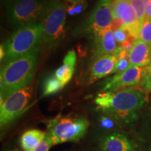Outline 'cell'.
<instances>
[{
    "mask_svg": "<svg viewBox=\"0 0 151 151\" xmlns=\"http://www.w3.org/2000/svg\"><path fill=\"white\" fill-rule=\"evenodd\" d=\"M53 145L51 137L48 134H47L46 137L43 139L42 141H41V143H39L35 151H48Z\"/></svg>",
    "mask_w": 151,
    "mask_h": 151,
    "instance_id": "7402d4cb",
    "label": "cell"
},
{
    "mask_svg": "<svg viewBox=\"0 0 151 151\" xmlns=\"http://www.w3.org/2000/svg\"><path fill=\"white\" fill-rule=\"evenodd\" d=\"M0 59L1 60H2V59H4L5 55H6V51H5V48L4 46H3L2 45L1 46V48H0Z\"/></svg>",
    "mask_w": 151,
    "mask_h": 151,
    "instance_id": "484cf974",
    "label": "cell"
},
{
    "mask_svg": "<svg viewBox=\"0 0 151 151\" xmlns=\"http://www.w3.org/2000/svg\"><path fill=\"white\" fill-rule=\"evenodd\" d=\"M146 5V18L151 20V0H145Z\"/></svg>",
    "mask_w": 151,
    "mask_h": 151,
    "instance_id": "d4e9b609",
    "label": "cell"
},
{
    "mask_svg": "<svg viewBox=\"0 0 151 151\" xmlns=\"http://www.w3.org/2000/svg\"><path fill=\"white\" fill-rule=\"evenodd\" d=\"M116 122H118L116 120L110 116H102L100 119V125L104 129H111L116 125Z\"/></svg>",
    "mask_w": 151,
    "mask_h": 151,
    "instance_id": "603a6c76",
    "label": "cell"
},
{
    "mask_svg": "<svg viewBox=\"0 0 151 151\" xmlns=\"http://www.w3.org/2000/svg\"><path fill=\"white\" fill-rule=\"evenodd\" d=\"M47 134L39 129H29L24 132L20 137V142L24 151H35Z\"/></svg>",
    "mask_w": 151,
    "mask_h": 151,
    "instance_id": "9a60e30c",
    "label": "cell"
},
{
    "mask_svg": "<svg viewBox=\"0 0 151 151\" xmlns=\"http://www.w3.org/2000/svg\"><path fill=\"white\" fill-rule=\"evenodd\" d=\"M121 20L123 22L124 28L130 37L135 40L139 39L140 31L141 29V24L138 20L134 9L131 5H128L122 14Z\"/></svg>",
    "mask_w": 151,
    "mask_h": 151,
    "instance_id": "5bb4252c",
    "label": "cell"
},
{
    "mask_svg": "<svg viewBox=\"0 0 151 151\" xmlns=\"http://www.w3.org/2000/svg\"><path fill=\"white\" fill-rule=\"evenodd\" d=\"M150 48H151V46H150Z\"/></svg>",
    "mask_w": 151,
    "mask_h": 151,
    "instance_id": "1f68e13d",
    "label": "cell"
},
{
    "mask_svg": "<svg viewBox=\"0 0 151 151\" xmlns=\"http://www.w3.org/2000/svg\"><path fill=\"white\" fill-rule=\"evenodd\" d=\"M110 1H111V2H112V1H113V0H110Z\"/></svg>",
    "mask_w": 151,
    "mask_h": 151,
    "instance_id": "f1b7e54d",
    "label": "cell"
},
{
    "mask_svg": "<svg viewBox=\"0 0 151 151\" xmlns=\"http://www.w3.org/2000/svg\"><path fill=\"white\" fill-rule=\"evenodd\" d=\"M139 90L144 93L151 92V69H146V73L139 84Z\"/></svg>",
    "mask_w": 151,
    "mask_h": 151,
    "instance_id": "44dd1931",
    "label": "cell"
},
{
    "mask_svg": "<svg viewBox=\"0 0 151 151\" xmlns=\"http://www.w3.org/2000/svg\"><path fill=\"white\" fill-rule=\"evenodd\" d=\"M101 151H132V145L127 137L114 133L104 138L100 144Z\"/></svg>",
    "mask_w": 151,
    "mask_h": 151,
    "instance_id": "4fadbf2b",
    "label": "cell"
},
{
    "mask_svg": "<svg viewBox=\"0 0 151 151\" xmlns=\"http://www.w3.org/2000/svg\"><path fill=\"white\" fill-rule=\"evenodd\" d=\"M139 39L151 46V20L150 19H145L141 26Z\"/></svg>",
    "mask_w": 151,
    "mask_h": 151,
    "instance_id": "ffe728a7",
    "label": "cell"
},
{
    "mask_svg": "<svg viewBox=\"0 0 151 151\" xmlns=\"http://www.w3.org/2000/svg\"><path fill=\"white\" fill-rule=\"evenodd\" d=\"M42 43V28L40 24H29L18 28L5 43L4 62L38 52Z\"/></svg>",
    "mask_w": 151,
    "mask_h": 151,
    "instance_id": "3957f363",
    "label": "cell"
},
{
    "mask_svg": "<svg viewBox=\"0 0 151 151\" xmlns=\"http://www.w3.org/2000/svg\"><path fill=\"white\" fill-rule=\"evenodd\" d=\"M66 9L60 0H47L40 24L42 43L48 47L55 46L65 33Z\"/></svg>",
    "mask_w": 151,
    "mask_h": 151,
    "instance_id": "5b68a950",
    "label": "cell"
},
{
    "mask_svg": "<svg viewBox=\"0 0 151 151\" xmlns=\"http://www.w3.org/2000/svg\"><path fill=\"white\" fill-rule=\"evenodd\" d=\"M146 101L144 92L133 88L101 92L94 99L98 110L119 123H128L135 120L137 111L144 105Z\"/></svg>",
    "mask_w": 151,
    "mask_h": 151,
    "instance_id": "6da1fadb",
    "label": "cell"
},
{
    "mask_svg": "<svg viewBox=\"0 0 151 151\" xmlns=\"http://www.w3.org/2000/svg\"><path fill=\"white\" fill-rule=\"evenodd\" d=\"M33 93L31 85L14 92L1 101L0 125L1 129L16 120L25 111Z\"/></svg>",
    "mask_w": 151,
    "mask_h": 151,
    "instance_id": "52a82bcc",
    "label": "cell"
},
{
    "mask_svg": "<svg viewBox=\"0 0 151 151\" xmlns=\"http://www.w3.org/2000/svg\"><path fill=\"white\" fill-rule=\"evenodd\" d=\"M114 35L116 39L117 43H120L121 45L123 44L129 37V34L127 33V32L124 28H121V29L117 30L114 32Z\"/></svg>",
    "mask_w": 151,
    "mask_h": 151,
    "instance_id": "cb8c5ba5",
    "label": "cell"
},
{
    "mask_svg": "<svg viewBox=\"0 0 151 151\" xmlns=\"http://www.w3.org/2000/svg\"><path fill=\"white\" fill-rule=\"evenodd\" d=\"M146 69H151V59H150V64H149V65L147 66V67H146Z\"/></svg>",
    "mask_w": 151,
    "mask_h": 151,
    "instance_id": "4316f807",
    "label": "cell"
},
{
    "mask_svg": "<svg viewBox=\"0 0 151 151\" xmlns=\"http://www.w3.org/2000/svg\"><path fill=\"white\" fill-rule=\"evenodd\" d=\"M118 48L114 32L111 29L95 35L94 47V59L113 54Z\"/></svg>",
    "mask_w": 151,
    "mask_h": 151,
    "instance_id": "8fae6325",
    "label": "cell"
},
{
    "mask_svg": "<svg viewBox=\"0 0 151 151\" xmlns=\"http://www.w3.org/2000/svg\"><path fill=\"white\" fill-rule=\"evenodd\" d=\"M7 1H9V0H7ZM11 1H12V0H11Z\"/></svg>",
    "mask_w": 151,
    "mask_h": 151,
    "instance_id": "4dcf8cb0",
    "label": "cell"
},
{
    "mask_svg": "<svg viewBox=\"0 0 151 151\" xmlns=\"http://www.w3.org/2000/svg\"><path fill=\"white\" fill-rule=\"evenodd\" d=\"M67 1H71V0H67Z\"/></svg>",
    "mask_w": 151,
    "mask_h": 151,
    "instance_id": "f546056e",
    "label": "cell"
},
{
    "mask_svg": "<svg viewBox=\"0 0 151 151\" xmlns=\"http://www.w3.org/2000/svg\"><path fill=\"white\" fill-rule=\"evenodd\" d=\"M6 151H18L17 149H15V150H6Z\"/></svg>",
    "mask_w": 151,
    "mask_h": 151,
    "instance_id": "83f0119b",
    "label": "cell"
},
{
    "mask_svg": "<svg viewBox=\"0 0 151 151\" xmlns=\"http://www.w3.org/2000/svg\"><path fill=\"white\" fill-rule=\"evenodd\" d=\"M73 71H74L73 66L63 63V65L55 71L54 76L58 80L61 81L64 86H65L72 78Z\"/></svg>",
    "mask_w": 151,
    "mask_h": 151,
    "instance_id": "e0dca14e",
    "label": "cell"
},
{
    "mask_svg": "<svg viewBox=\"0 0 151 151\" xmlns=\"http://www.w3.org/2000/svg\"><path fill=\"white\" fill-rule=\"evenodd\" d=\"M130 5L134 9L138 20L142 25L146 19V5L145 0H129Z\"/></svg>",
    "mask_w": 151,
    "mask_h": 151,
    "instance_id": "ac0fdd59",
    "label": "cell"
},
{
    "mask_svg": "<svg viewBox=\"0 0 151 151\" xmlns=\"http://www.w3.org/2000/svg\"><path fill=\"white\" fill-rule=\"evenodd\" d=\"M65 87L55 76H48L43 82V96H49L60 91Z\"/></svg>",
    "mask_w": 151,
    "mask_h": 151,
    "instance_id": "2e32d148",
    "label": "cell"
},
{
    "mask_svg": "<svg viewBox=\"0 0 151 151\" xmlns=\"http://www.w3.org/2000/svg\"><path fill=\"white\" fill-rule=\"evenodd\" d=\"M113 20L111 1L99 0L89 17L88 27L94 35H97L110 29Z\"/></svg>",
    "mask_w": 151,
    "mask_h": 151,
    "instance_id": "9c48e42d",
    "label": "cell"
},
{
    "mask_svg": "<svg viewBox=\"0 0 151 151\" xmlns=\"http://www.w3.org/2000/svg\"><path fill=\"white\" fill-rule=\"evenodd\" d=\"M111 3L113 20H121L122 12L130 4L129 0H113Z\"/></svg>",
    "mask_w": 151,
    "mask_h": 151,
    "instance_id": "d6986e66",
    "label": "cell"
},
{
    "mask_svg": "<svg viewBox=\"0 0 151 151\" xmlns=\"http://www.w3.org/2000/svg\"><path fill=\"white\" fill-rule=\"evenodd\" d=\"M46 0H12L7 8L11 23L16 27L40 23Z\"/></svg>",
    "mask_w": 151,
    "mask_h": 151,
    "instance_id": "8992f818",
    "label": "cell"
},
{
    "mask_svg": "<svg viewBox=\"0 0 151 151\" xmlns=\"http://www.w3.org/2000/svg\"><path fill=\"white\" fill-rule=\"evenodd\" d=\"M88 127L89 121L83 116H58L47 122L48 134L54 145L79 141L86 134Z\"/></svg>",
    "mask_w": 151,
    "mask_h": 151,
    "instance_id": "277c9868",
    "label": "cell"
},
{
    "mask_svg": "<svg viewBox=\"0 0 151 151\" xmlns=\"http://www.w3.org/2000/svg\"><path fill=\"white\" fill-rule=\"evenodd\" d=\"M117 62L118 58L116 54L109 55L96 60L90 69V82L93 83L113 73Z\"/></svg>",
    "mask_w": 151,
    "mask_h": 151,
    "instance_id": "30bf717a",
    "label": "cell"
},
{
    "mask_svg": "<svg viewBox=\"0 0 151 151\" xmlns=\"http://www.w3.org/2000/svg\"><path fill=\"white\" fill-rule=\"evenodd\" d=\"M38 52L6 63L0 77L1 101L14 92L30 85L37 65Z\"/></svg>",
    "mask_w": 151,
    "mask_h": 151,
    "instance_id": "7a4b0ae2",
    "label": "cell"
},
{
    "mask_svg": "<svg viewBox=\"0 0 151 151\" xmlns=\"http://www.w3.org/2000/svg\"><path fill=\"white\" fill-rule=\"evenodd\" d=\"M129 67H147L150 62V46L140 39L135 41L129 52Z\"/></svg>",
    "mask_w": 151,
    "mask_h": 151,
    "instance_id": "7c38bea8",
    "label": "cell"
},
{
    "mask_svg": "<svg viewBox=\"0 0 151 151\" xmlns=\"http://www.w3.org/2000/svg\"><path fill=\"white\" fill-rule=\"evenodd\" d=\"M145 67H132L106 81L103 92H116L140 84L146 73Z\"/></svg>",
    "mask_w": 151,
    "mask_h": 151,
    "instance_id": "ba28073f",
    "label": "cell"
}]
</instances>
